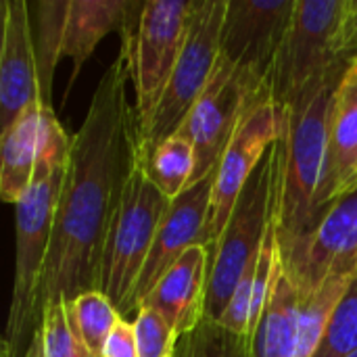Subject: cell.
<instances>
[{"mask_svg": "<svg viewBox=\"0 0 357 357\" xmlns=\"http://www.w3.org/2000/svg\"><path fill=\"white\" fill-rule=\"evenodd\" d=\"M130 71L121 54L100 77L79 130L71 136L48 259L38 293V320L56 299L100 291V266L113 220L140 155Z\"/></svg>", "mask_w": 357, "mask_h": 357, "instance_id": "obj_1", "label": "cell"}, {"mask_svg": "<svg viewBox=\"0 0 357 357\" xmlns=\"http://www.w3.org/2000/svg\"><path fill=\"white\" fill-rule=\"evenodd\" d=\"M349 65L335 67L312 79L284 109V130L274 142V220L280 261L291 270L320 224L318 190L324 176L328 121L335 94Z\"/></svg>", "mask_w": 357, "mask_h": 357, "instance_id": "obj_2", "label": "cell"}, {"mask_svg": "<svg viewBox=\"0 0 357 357\" xmlns=\"http://www.w3.org/2000/svg\"><path fill=\"white\" fill-rule=\"evenodd\" d=\"M71 136L52 107H42V142L33 180L15 205V278L0 357H25L38 328V293L48 259Z\"/></svg>", "mask_w": 357, "mask_h": 357, "instance_id": "obj_3", "label": "cell"}, {"mask_svg": "<svg viewBox=\"0 0 357 357\" xmlns=\"http://www.w3.org/2000/svg\"><path fill=\"white\" fill-rule=\"evenodd\" d=\"M356 56L357 0H297L268 82L270 100L287 109L312 79Z\"/></svg>", "mask_w": 357, "mask_h": 357, "instance_id": "obj_4", "label": "cell"}, {"mask_svg": "<svg viewBox=\"0 0 357 357\" xmlns=\"http://www.w3.org/2000/svg\"><path fill=\"white\" fill-rule=\"evenodd\" d=\"M167 207L169 199L153 184L138 155L109 230L100 266V291L113 301L121 318H130L134 289Z\"/></svg>", "mask_w": 357, "mask_h": 357, "instance_id": "obj_5", "label": "cell"}, {"mask_svg": "<svg viewBox=\"0 0 357 357\" xmlns=\"http://www.w3.org/2000/svg\"><path fill=\"white\" fill-rule=\"evenodd\" d=\"M274 174L276 159L274 151L270 149L266 159L243 188L228 224L224 226L215 249L211 251L205 301L207 320H220L241 276L257 261L268 224L274 213Z\"/></svg>", "mask_w": 357, "mask_h": 357, "instance_id": "obj_6", "label": "cell"}, {"mask_svg": "<svg viewBox=\"0 0 357 357\" xmlns=\"http://www.w3.org/2000/svg\"><path fill=\"white\" fill-rule=\"evenodd\" d=\"M226 6L228 0H195L182 54L151 126L140 136V161H146L161 142L182 130L205 92L220 56Z\"/></svg>", "mask_w": 357, "mask_h": 357, "instance_id": "obj_7", "label": "cell"}, {"mask_svg": "<svg viewBox=\"0 0 357 357\" xmlns=\"http://www.w3.org/2000/svg\"><path fill=\"white\" fill-rule=\"evenodd\" d=\"M192 4L195 0H146L134 56L128 63L140 136L151 126L182 54Z\"/></svg>", "mask_w": 357, "mask_h": 357, "instance_id": "obj_8", "label": "cell"}, {"mask_svg": "<svg viewBox=\"0 0 357 357\" xmlns=\"http://www.w3.org/2000/svg\"><path fill=\"white\" fill-rule=\"evenodd\" d=\"M264 96H268V90L255 86L230 63L218 56L215 71L205 92L178 132L195 149V174L190 186L218 169L245 113Z\"/></svg>", "mask_w": 357, "mask_h": 357, "instance_id": "obj_9", "label": "cell"}, {"mask_svg": "<svg viewBox=\"0 0 357 357\" xmlns=\"http://www.w3.org/2000/svg\"><path fill=\"white\" fill-rule=\"evenodd\" d=\"M297 0H228L220 59L255 86L268 90L276 59L284 46ZM270 96V94H268Z\"/></svg>", "mask_w": 357, "mask_h": 357, "instance_id": "obj_10", "label": "cell"}, {"mask_svg": "<svg viewBox=\"0 0 357 357\" xmlns=\"http://www.w3.org/2000/svg\"><path fill=\"white\" fill-rule=\"evenodd\" d=\"M284 113L287 111L276 107L268 96L255 100L245 113L215 172L209 220L205 226V247L209 251L215 249V243L249 178L266 159L272 144L280 138L284 130Z\"/></svg>", "mask_w": 357, "mask_h": 357, "instance_id": "obj_11", "label": "cell"}, {"mask_svg": "<svg viewBox=\"0 0 357 357\" xmlns=\"http://www.w3.org/2000/svg\"><path fill=\"white\" fill-rule=\"evenodd\" d=\"M215 172L218 169H213L201 182L188 186L180 197L169 201V207L155 234L144 270L134 289L130 316H136L138 307L151 295L159 278L184 255L186 249L195 245H205V226L209 220Z\"/></svg>", "mask_w": 357, "mask_h": 357, "instance_id": "obj_12", "label": "cell"}, {"mask_svg": "<svg viewBox=\"0 0 357 357\" xmlns=\"http://www.w3.org/2000/svg\"><path fill=\"white\" fill-rule=\"evenodd\" d=\"M357 270V188L341 197L307 241L299 261L284 270L305 297L331 278H351Z\"/></svg>", "mask_w": 357, "mask_h": 357, "instance_id": "obj_13", "label": "cell"}, {"mask_svg": "<svg viewBox=\"0 0 357 357\" xmlns=\"http://www.w3.org/2000/svg\"><path fill=\"white\" fill-rule=\"evenodd\" d=\"M25 0L2 2L0 44V132L27 107L42 105L31 13Z\"/></svg>", "mask_w": 357, "mask_h": 357, "instance_id": "obj_14", "label": "cell"}, {"mask_svg": "<svg viewBox=\"0 0 357 357\" xmlns=\"http://www.w3.org/2000/svg\"><path fill=\"white\" fill-rule=\"evenodd\" d=\"M211 251L195 245L159 278L142 305L157 310L176 331L178 339L205 320ZM140 305V307H142Z\"/></svg>", "mask_w": 357, "mask_h": 357, "instance_id": "obj_15", "label": "cell"}, {"mask_svg": "<svg viewBox=\"0 0 357 357\" xmlns=\"http://www.w3.org/2000/svg\"><path fill=\"white\" fill-rule=\"evenodd\" d=\"M357 176V84L343 79L335 94L328 140H326V161L324 176L318 190V215L320 222L328 209L351 190ZM320 226V224H318Z\"/></svg>", "mask_w": 357, "mask_h": 357, "instance_id": "obj_16", "label": "cell"}, {"mask_svg": "<svg viewBox=\"0 0 357 357\" xmlns=\"http://www.w3.org/2000/svg\"><path fill=\"white\" fill-rule=\"evenodd\" d=\"M130 0H67L61 29V59L73 63L69 88L75 84L84 63L109 31H121Z\"/></svg>", "mask_w": 357, "mask_h": 357, "instance_id": "obj_17", "label": "cell"}, {"mask_svg": "<svg viewBox=\"0 0 357 357\" xmlns=\"http://www.w3.org/2000/svg\"><path fill=\"white\" fill-rule=\"evenodd\" d=\"M42 142V105L27 107L4 132H0V197L17 205L27 192Z\"/></svg>", "mask_w": 357, "mask_h": 357, "instance_id": "obj_18", "label": "cell"}, {"mask_svg": "<svg viewBox=\"0 0 357 357\" xmlns=\"http://www.w3.org/2000/svg\"><path fill=\"white\" fill-rule=\"evenodd\" d=\"M299 291L280 268L272 297L253 337V357H295Z\"/></svg>", "mask_w": 357, "mask_h": 357, "instance_id": "obj_19", "label": "cell"}, {"mask_svg": "<svg viewBox=\"0 0 357 357\" xmlns=\"http://www.w3.org/2000/svg\"><path fill=\"white\" fill-rule=\"evenodd\" d=\"M349 278H331L314 293L299 295V318H297V349L295 357H316L331 318L347 291Z\"/></svg>", "mask_w": 357, "mask_h": 357, "instance_id": "obj_20", "label": "cell"}, {"mask_svg": "<svg viewBox=\"0 0 357 357\" xmlns=\"http://www.w3.org/2000/svg\"><path fill=\"white\" fill-rule=\"evenodd\" d=\"M25 357H94L71 324L67 299H56L42 310Z\"/></svg>", "mask_w": 357, "mask_h": 357, "instance_id": "obj_21", "label": "cell"}, {"mask_svg": "<svg viewBox=\"0 0 357 357\" xmlns=\"http://www.w3.org/2000/svg\"><path fill=\"white\" fill-rule=\"evenodd\" d=\"M142 165L153 184L174 201L190 186L195 174V149L184 136L176 134L161 142Z\"/></svg>", "mask_w": 357, "mask_h": 357, "instance_id": "obj_22", "label": "cell"}, {"mask_svg": "<svg viewBox=\"0 0 357 357\" xmlns=\"http://www.w3.org/2000/svg\"><path fill=\"white\" fill-rule=\"evenodd\" d=\"M36 25L33 42L38 56L42 107H52V73L61 61V29L67 10V0H42L33 6Z\"/></svg>", "mask_w": 357, "mask_h": 357, "instance_id": "obj_23", "label": "cell"}, {"mask_svg": "<svg viewBox=\"0 0 357 357\" xmlns=\"http://www.w3.org/2000/svg\"><path fill=\"white\" fill-rule=\"evenodd\" d=\"M67 310L84 345L94 357H102L107 339L121 318L113 301L102 291H88L67 301Z\"/></svg>", "mask_w": 357, "mask_h": 357, "instance_id": "obj_24", "label": "cell"}, {"mask_svg": "<svg viewBox=\"0 0 357 357\" xmlns=\"http://www.w3.org/2000/svg\"><path fill=\"white\" fill-rule=\"evenodd\" d=\"M174 357H253V339L205 318L195 331L178 339Z\"/></svg>", "mask_w": 357, "mask_h": 357, "instance_id": "obj_25", "label": "cell"}, {"mask_svg": "<svg viewBox=\"0 0 357 357\" xmlns=\"http://www.w3.org/2000/svg\"><path fill=\"white\" fill-rule=\"evenodd\" d=\"M357 349V270L351 274L316 357H345Z\"/></svg>", "mask_w": 357, "mask_h": 357, "instance_id": "obj_26", "label": "cell"}, {"mask_svg": "<svg viewBox=\"0 0 357 357\" xmlns=\"http://www.w3.org/2000/svg\"><path fill=\"white\" fill-rule=\"evenodd\" d=\"M134 331L140 357H174L178 335L172 324L153 307L142 305L134 316Z\"/></svg>", "mask_w": 357, "mask_h": 357, "instance_id": "obj_27", "label": "cell"}, {"mask_svg": "<svg viewBox=\"0 0 357 357\" xmlns=\"http://www.w3.org/2000/svg\"><path fill=\"white\" fill-rule=\"evenodd\" d=\"M102 357H140L132 320L119 318V322L115 324V328L111 331V335L107 339Z\"/></svg>", "mask_w": 357, "mask_h": 357, "instance_id": "obj_28", "label": "cell"}, {"mask_svg": "<svg viewBox=\"0 0 357 357\" xmlns=\"http://www.w3.org/2000/svg\"><path fill=\"white\" fill-rule=\"evenodd\" d=\"M345 79H347V82H351V84H357V56L354 59V63H351V67H349V71H347Z\"/></svg>", "mask_w": 357, "mask_h": 357, "instance_id": "obj_29", "label": "cell"}, {"mask_svg": "<svg viewBox=\"0 0 357 357\" xmlns=\"http://www.w3.org/2000/svg\"><path fill=\"white\" fill-rule=\"evenodd\" d=\"M354 188H357V176L356 180H354V184H351V190H354ZM351 190H349V192H351Z\"/></svg>", "mask_w": 357, "mask_h": 357, "instance_id": "obj_30", "label": "cell"}, {"mask_svg": "<svg viewBox=\"0 0 357 357\" xmlns=\"http://www.w3.org/2000/svg\"><path fill=\"white\" fill-rule=\"evenodd\" d=\"M345 357H357V349H356V351H351L349 356H345Z\"/></svg>", "mask_w": 357, "mask_h": 357, "instance_id": "obj_31", "label": "cell"}]
</instances>
